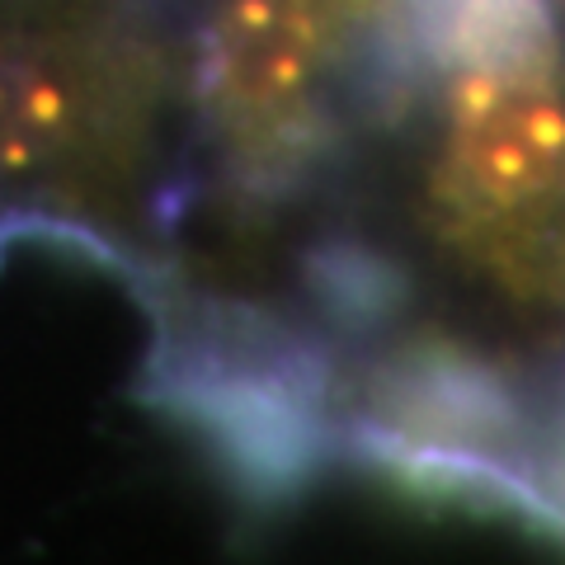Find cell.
<instances>
[{
	"label": "cell",
	"instance_id": "cell-1",
	"mask_svg": "<svg viewBox=\"0 0 565 565\" xmlns=\"http://www.w3.org/2000/svg\"><path fill=\"white\" fill-rule=\"evenodd\" d=\"M415 217L494 321L565 349V10L561 0L419 62Z\"/></svg>",
	"mask_w": 565,
	"mask_h": 565
},
{
	"label": "cell",
	"instance_id": "cell-2",
	"mask_svg": "<svg viewBox=\"0 0 565 565\" xmlns=\"http://www.w3.org/2000/svg\"><path fill=\"white\" fill-rule=\"evenodd\" d=\"M170 62L132 0H0V203L114 226L141 203Z\"/></svg>",
	"mask_w": 565,
	"mask_h": 565
},
{
	"label": "cell",
	"instance_id": "cell-3",
	"mask_svg": "<svg viewBox=\"0 0 565 565\" xmlns=\"http://www.w3.org/2000/svg\"><path fill=\"white\" fill-rule=\"evenodd\" d=\"M382 71L316 0H207L193 109L217 174L241 199H288L344 137L349 99Z\"/></svg>",
	"mask_w": 565,
	"mask_h": 565
},
{
	"label": "cell",
	"instance_id": "cell-4",
	"mask_svg": "<svg viewBox=\"0 0 565 565\" xmlns=\"http://www.w3.org/2000/svg\"><path fill=\"white\" fill-rule=\"evenodd\" d=\"M316 6H321L340 29H349L367 52H373L382 81H386V52H392L401 0H316Z\"/></svg>",
	"mask_w": 565,
	"mask_h": 565
},
{
	"label": "cell",
	"instance_id": "cell-5",
	"mask_svg": "<svg viewBox=\"0 0 565 565\" xmlns=\"http://www.w3.org/2000/svg\"><path fill=\"white\" fill-rule=\"evenodd\" d=\"M552 500L565 509V411H561V419L552 424Z\"/></svg>",
	"mask_w": 565,
	"mask_h": 565
},
{
	"label": "cell",
	"instance_id": "cell-6",
	"mask_svg": "<svg viewBox=\"0 0 565 565\" xmlns=\"http://www.w3.org/2000/svg\"><path fill=\"white\" fill-rule=\"evenodd\" d=\"M561 10H565V0H561Z\"/></svg>",
	"mask_w": 565,
	"mask_h": 565
}]
</instances>
